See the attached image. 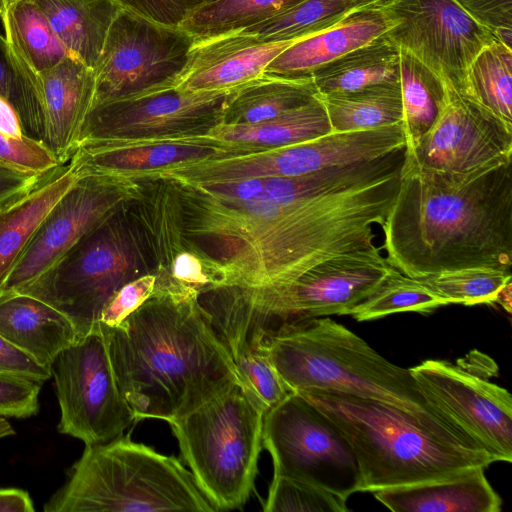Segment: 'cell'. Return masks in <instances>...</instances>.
Masks as SVG:
<instances>
[{"instance_id": "1", "label": "cell", "mask_w": 512, "mask_h": 512, "mask_svg": "<svg viewBox=\"0 0 512 512\" xmlns=\"http://www.w3.org/2000/svg\"><path fill=\"white\" fill-rule=\"evenodd\" d=\"M401 171L327 195L278 202L212 196L170 181L183 233L214 271L217 286H286L338 254L370 248L396 198ZM169 181V180H168Z\"/></svg>"}, {"instance_id": "2", "label": "cell", "mask_w": 512, "mask_h": 512, "mask_svg": "<svg viewBox=\"0 0 512 512\" xmlns=\"http://www.w3.org/2000/svg\"><path fill=\"white\" fill-rule=\"evenodd\" d=\"M380 227L387 262L407 276L470 267L511 272L512 160L468 173L404 162Z\"/></svg>"}, {"instance_id": "3", "label": "cell", "mask_w": 512, "mask_h": 512, "mask_svg": "<svg viewBox=\"0 0 512 512\" xmlns=\"http://www.w3.org/2000/svg\"><path fill=\"white\" fill-rule=\"evenodd\" d=\"M101 327L135 422L169 423L241 384L233 357L195 289L156 284L120 324Z\"/></svg>"}, {"instance_id": "4", "label": "cell", "mask_w": 512, "mask_h": 512, "mask_svg": "<svg viewBox=\"0 0 512 512\" xmlns=\"http://www.w3.org/2000/svg\"><path fill=\"white\" fill-rule=\"evenodd\" d=\"M340 430L357 460L360 492L444 479L494 462L452 425L347 393L297 392Z\"/></svg>"}, {"instance_id": "5", "label": "cell", "mask_w": 512, "mask_h": 512, "mask_svg": "<svg viewBox=\"0 0 512 512\" xmlns=\"http://www.w3.org/2000/svg\"><path fill=\"white\" fill-rule=\"evenodd\" d=\"M253 346L266 353L294 392L336 391L379 400L458 429L430 404L409 368L388 361L328 317L286 325Z\"/></svg>"}, {"instance_id": "6", "label": "cell", "mask_w": 512, "mask_h": 512, "mask_svg": "<svg viewBox=\"0 0 512 512\" xmlns=\"http://www.w3.org/2000/svg\"><path fill=\"white\" fill-rule=\"evenodd\" d=\"M45 512H215L192 473L174 456L121 435L85 445Z\"/></svg>"}, {"instance_id": "7", "label": "cell", "mask_w": 512, "mask_h": 512, "mask_svg": "<svg viewBox=\"0 0 512 512\" xmlns=\"http://www.w3.org/2000/svg\"><path fill=\"white\" fill-rule=\"evenodd\" d=\"M265 413L235 384L169 422L199 489L217 511L239 509L250 497Z\"/></svg>"}, {"instance_id": "8", "label": "cell", "mask_w": 512, "mask_h": 512, "mask_svg": "<svg viewBox=\"0 0 512 512\" xmlns=\"http://www.w3.org/2000/svg\"><path fill=\"white\" fill-rule=\"evenodd\" d=\"M126 207L98 224L54 267L18 291L64 314L78 337L99 323L103 308L122 286L154 273L140 234L124 213Z\"/></svg>"}, {"instance_id": "9", "label": "cell", "mask_w": 512, "mask_h": 512, "mask_svg": "<svg viewBox=\"0 0 512 512\" xmlns=\"http://www.w3.org/2000/svg\"><path fill=\"white\" fill-rule=\"evenodd\" d=\"M262 446L273 475L321 487L344 499L360 492L354 452L336 425L297 392L264 415Z\"/></svg>"}, {"instance_id": "10", "label": "cell", "mask_w": 512, "mask_h": 512, "mask_svg": "<svg viewBox=\"0 0 512 512\" xmlns=\"http://www.w3.org/2000/svg\"><path fill=\"white\" fill-rule=\"evenodd\" d=\"M194 42L180 27L121 7L93 67V107L175 87Z\"/></svg>"}, {"instance_id": "11", "label": "cell", "mask_w": 512, "mask_h": 512, "mask_svg": "<svg viewBox=\"0 0 512 512\" xmlns=\"http://www.w3.org/2000/svg\"><path fill=\"white\" fill-rule=\"evenodd\" d=\"M50 370L60 407L59 433L95 445L121 436L135 422L116 382L100 323L62 350Z\"/></svg>"}, {"instance_id": "12", "label": "cell", "mask_w": 512, "mask_h": 512, "mask_svg": "<svg viewBox=\"0 0 512 512\" xmlns=\"http://www.w3.org/2000/svg\"><path fill=\"white\" fill-rule=\"evenodd\" d=\"M5 50L14 74V108L24 128L60 164L68 163L93 107V69L69 55L52 68L35 71L6 41Z\"/></svg>"}, {"instance_id": "13", "label": "cell", "mask_w": 512, "mask_h": 512, "mask_svg": "<svg viewBox=\"0 0 512 512\" xmlns=\"http://www.w3.org/2000/svg\"><path fill=\"white\" fill-rule=\"evenodd\" d=\"M238 88L186 92L172 87L96 105L84 123L78 147L209 135L222 124L226 107Z\"/></svg>"}, {"instance_id": "14", "label": "cell", "mask_w": 512, "mask_h": 512, "mask_svg": "<svg viewBox=\"0 0 512 512\" xmlns=\"http://www.w3.org/2000/svg\"><path fill=\"white\" fill-rule=\"evenodd\" d=\"M379 8L390 25L385 34L460 95L471 62L496 40L454 0H392Z\"/></svg>"}, {"instance_id": "15", "label": "cell", "mask_w": 512, "mask_h": 512, "mask_svg": "<svg viewBox=\"0 0 512 512\" xmlns=\"http://www.w3.org/2000/svg\"><path fill=\"white\" fill-rule=\"evenodd\" d=\"M133 179L78 177L43 219L0 293L18 292L54 267L86 234L137 198Z\"/></svg>"}, {"instance_id": "16", "label": "cell", "mask_w": 512, "mask_h": 512, "mask_svg": "<svg viewBox=\"0 0 512 512\" xmlns=\"http://www.w3.org/2000/svg\"><path fill=\"white\" fill-rule=\"evenodd\" d=\"M409 370L430 404L494 462L512 461V398L505 388L445 360Z\"/></svg>"}, {"instance_id": "17", "label": "cell", "mask_w": 512, "mask_h": 512, "mask_svg": "<svg viewBox=\"0 0 512 512\" xmlns=\"http://www.w3.org/2000/svg\"><path fill=\"white\" fill-rule=\"evenodd\" d=\"M447 88V87H446ZM512 160V127L447 88L433 125L405 163L449 173H468Z\"/></svg>"}, {"instance_id": "18", "label": "cell", "mask_w": 512, "mask_h": 512, "mask_svg": "<svg viewBox=\"0 0 512 512\" xmlns=\"http://www.w3.org/2000/svg\"><path fill=\"white\" fill-rule=\"evenodd\" d=\"M248 153L210 135L80 145L68 162L78 177L146 179L159 171L208 158Z\"/></svg>"}, {"instance_id": "19", "label": "cell", "mask_w": 512, "mask_h": 512, "mask_svg": "<svg viewBox=\"0 0 512 512\" xmlns=\"http://www.w3.org/2000/svg\"><path fill=\"white\" fill-rule=\"evenodd\" d=\"M298 40L264 42L243 30L195 40L175 87L186 92L240 87L262 76L265 68Z\"/></svg>"}, {"instance_id": "20", "label": "cell", "mask_w": 512, "mask_h": 512, "mask_svg": "<svg viewBox=\"0 0 512 512\" xmlns=\"http://www.w3.org/2000/svg\"><path fill=\"white\" fill-rule=\"evenodd\" d=\"M389 27L379 7L354 10L331 27L293 43L265 68L263 74L311 77L320 67L385 34Z\"/></svg>"}, {"instance_id": "21", "label": "cell", "mask_w": 512, "mask_h": 512, "mask_svg": "<svg viewBox=\"0 0 512 512\" xmlns=\"http://www.w3.org/2000/svg\"><path fill=\"white\" fill-rule=\"evenodd\" d=\"M77 178L69 163L58 165L0 204V292L43 219Z\"/></svg>"}, {"instance_id": "22", "label": "cell", "mask_w": 512, "mask_h": 512, "mask_svg": "<svg viewBox=\"0 0 512 512\" xmlns=\"http://www.w3.org/2000/svg\"><path fill=\"white\" fill-rule=\"evenodd\" d=\"M0 336L48 368L78 337L64 314L21 292L0 293Z\"/></svg>"}, {"instance_id": "23", "label": "cell", "mask_w": 512, "mask_h": 512, "mask_svg": "<svg viewBox=\"0 0 512 512\" xmlns=\"http://www.w3.org/2000/svg\"><path fill=\"white\" fill-rule=\"evenodd\" d=\"M484 467L452 477L373 492L393 512H499L502 500Z\"/></svg>"}, {"instance_id": "24", "label": "cell", "mask_w": 512, "mask_h": 512, "mask_svg": "<svg viewBox=\"0 0 512 512\" xmlns=\"http://www.w3.org/2000/svg\"><path fill=\"white\" fill-rule=\"evenodd\" d=\"M71 56L94 67L120 10L116 0H34Z\"/></svg>"}, {"instance_id": "25", "label": "cell", "mask_w": 512, "mask_h": 512, "mask_svg": "<svg viewBox=\"0 0 512 512\" xmlns=\"http://www.w3.org/2000/svg\"><path fill=\"white\" fill-rule=\"evenodd\" d=\"M311 77L318 95L351 92L382 83H400V49L386 34H382L320 67Z\"/></svg>"}, {"instance_id": "26", "label": "cell", "mask_w": 512, "mask_h": 512, "mask_svg": "<svg viewBox=\"0 0 512 512\" xmlns=\"http://www.w3.org/2000/svg\"><path fill=\"white\" fill-rule=\"evenodd\" d=\"M332 132L325 107L317 96L311 102L252 125L215 127L209 135L246 152L293 145Z\"/></svg>"}, {"instance_id": "27", "label": "cell", "mask_w": 512, "mask_h": 512, "mask_svg": "<svg viewBox=\"0 0 512 512\" xmlns=\"http://www.w3.org/2000/svg\"><path fill=\"white\" fill-rule=\"evenodd\" d=\"M318 96L312 77L262 76L241 85L229 101L222 124L252 125L303 106Z\"/></svg>"}, {"instance_id": "28", "label": "cell", "mask_w": 512, "mask_h": 512, "mask_svg": "<svg viewBox=\"0 0 512 512\" xmlns=\"http://www.w3.org/2000/svg\"><path fill=\"white\" fill-rule=\"evenodd\" d=\"M318 96L334 132L368 130L403 121L400 83Z\"/></svg>"}, {"instance_id": "29", "label": "cell", "mask_w": 512, "mask_h": 512, "mask_svg": "<svg viewBox=\"0 0 512 512\" xmlns=\"http://www.w3.org/2000/svg\"><path fill=\"white\" fill-rule=\"evenodd\" d=\"M399 49L405 154H411L435 122L447 88L430 68L407 50Z\"/></svg>"}, {"instance_id": "30", "label": "cell", "mask_w": 512, "mask_h": 512, "mask_svg": "<svg viewBox=\"0 0 512 512\" xmlns=\"http://www.w3.org/2000/svg\"><path fill=\"white\" fill-rule=\"evenodd\" d=\"M0 21L6 43L35 71L52 68L70 55L34 0L6 6Z\"/></svg>"}, {"instance_id": "31", "label": "cell", "mask_w": 512, "mask_h": 512, "mask_svg": "<svg viewBox=\"0 0 512 512\" xmlns=\"http://www.w3.org/2000/svg\"><path fill=\"white\" fill-rule=\"evenodd\" d=\"M462 96L512 127V49L494 40L471 62Z\"/></svg>"}, {"instance_id": "32", "label": "cell", "mask_w": 512, "mask_h": 512, "mask_svg": "<svg viewBox=\"0 0 512 512\" xmlns=\"http://www.w3.org/2000/svg\"><path fill=\"white\" fill-rule=\"evenodd\" d=\"M303 0H217L194 11L178 27L195 40L243 30Z\"/></svg>"}, {"instance_id": "33", "label": "cell", "mask_w": 512, "mask_h": 512, "mask_svg": "<svg viewBox=\"0 0 512 512\" xmlns=\"http://www.w3.org/2000/svg\"><path fill=\"white\" fill-rule=\"evenodd\" d=\"M446 305L444 299L418 278L391 267L377 287L347 315L363 322L399 312H429Z\"/></svg>"}, {"instance_id": "34", "label": "cell", "mask_w": 512, "mask_h": 512, "mask_svg": "<svg viewBox=\"0 0 512 512\" xmlns=\"http://www.w3.org/2000/svg\"><path fill=\"white\" fill-rule=\"evenodd\" d=\"M354 10L350 0H303L243 31L264 42L298 40L331 27Z\"/></svg>"}, {"instance_id": "35", "label": "cell", "mask_w": 512, "mask_h": 512, "mask_svg": "<svg viewBox=\"0 0 512 512\" xmlns=\"http://www.w3.org/2000/svg\"><path fill=\"white\" fill-rule=\"evenodd\" d=\"M61 165L43 141L34 138L6 99L0 97V166L34 176Z\"/></svg>"}, {"instance_id": "36", "label": "cell", "mask_w": 512, "mask_h": 512, "mask_svg": "<svg viewBox=\"0 0 512 512\" xmlns=\"http://www.w3.org/2000/svg\"><path fill=\"white\" fill-rule=\"evenodd\" d=\"M449 304L472 306L493 303L499 290L512 279L503 270L470 267L418 278Z\"/></svg>"}, {"instance_id": "37", "label": "cell", "mask_w": 512, "mask_h": 512, "mask_svg": "<svg viewBox=\"0 0 512 512\" xmlns=\"http://www.w3.org/2000/svg\"><path fill=\"white\" fill-rule=\"evenodd\" d=\"M232 357L241 385L265 412L294 392L260 347H245Z\"/></svg>"}, {"instance_id": "38", "label": "cell", "mask_w": 512, "mask_h": 512, "mask_svg": "<svg viewBox=\"0 0 512 512\" xmlns=\"http://www.w3.org/2000/svg\"><path fill=\"white\" fill-rule=\"evenodd\" d=\"M265 512H347L346 499L297 479L273 475Z\"/></svg>"}, {"instance_id": "39", "label": "cell", "mask_w": 512, "mask_h": 512, "mask_svg": "<svg viewBox=\"0 0 512 512\" xmlns=\"http://www.w3.org/2000/svg\"><path fill=\"white\" fill-rule=\"evenodd\" d=\"M41 385L12 375L0 374V418H29L38 413Z\"/></svg>"}, {"instance_id": "40", "label": "cell", "mask_w": 512, "mask_h": 512, "mask_svg": "<svg viewBox=\"0 0 512 512\" xmlns=\"http://www.w3.org/2000/svg\"><path fill=\"white\" fill-rule=\"evenodd\" d=\"M157 276L148 273L122 286L103 308L99 323L115 327L143 304L154 292Z\"/></svg>"}, {"instance_id": "41", "label": "cell", "mask_w": 512, "mask_h": 512, "mask_svg": "<svg viewBox=\"0 0 512 512\" xmlns=\"http://www.w3.org/2000/svg\"><path fill=\"white\" fill-rule=\"evenodd\" d=\"M217 0H116L120 7L168 26L179 24L194 11Z\"/></svg>"}, {"instance_id": "42", "label": "cell", "mask_w": 512, "mask_h": 512, "mask_svg": "<svg viewBox=\"0 0 512 512\" xmlns=\"http://www.w3.org/2000/svg\"><path fill=\"white\" fill-rule=\"evenodd\" d=\"M495 38L512 48V0H454Z\"/></svg>"}, {"instance_id": "43", "label": "cell", "mask_w": 512, "mask_h": 512, "mask_svg": "<svg viewBox=\"0 0 512 512\" xmlns=\"http://www.w3.org/2000/svg\"><path fill=\"white\" fill-rule=\"evenodd\" d=\"M0 374L25 378L42 384L51 378V370L0 336Z\"/></svg>"}, {"instance_id": "44", "label": "cell", "mask_w": 512, "mask_h": 512, "mask_svg": "<svg viewBox=\"0 0 512 512\" xmlns=\"http://www.w3.org/2000/svg\"><path fill=\"white\" fill-rule=\"evenodd\" d=\"M194 186H198L208 194L218 198L246 200L258 196L262 192L263 179L217 182Z\"/></svg>"}, {"instance_id": "45", "label": "cell", "mask_w": 512, "mask_h": 512, "mask_svg": "<svg viewBox=\"0 0 512 512\" xmlns=\"http://www.w3.org/2000/svg\"><path fill=\"white\" fill-rule=\"evenodd\" d=\"M39 177L41 176L23 174L0 166V204L27 189Z\"/></svg>"}, {"instance_id": "46", "label": "cell", "mask_w": 512, "mask_h": 512, "mask_svg": "<svg viewBox=\"0 0 512 512\" xmlns=\"http://www.w3.org/2000/svg\"><path fill=\"white\" fill-rule=\"evenodd\" d=\"M33 501L27 491L17 488L0 489V512H33Z\"/></svg>"}, {"instance_id": "47", "label": "cell", "mask_w": 512, "mask_h": 512, "mask_svg": "<svg viewBox=\"0 0 512 512\" xmlns=\"http://www.w3.org/2000/svg\"><path fill=\"white\" fill-rule=\"evenodd\" d=\"M0 97L6 99L14 107V74L6 54L4 35L0 38Z\"/></svg>"}, {"instance_id": "48", "label": "cell", "mask_w": 512, "mask_h": 512, "mask_svg": "<svg viewBox=\"0 0 512 512\" xmlns=\"http://www.w3.org/2000/svg\"><path fill=\"white\" fill-rule=\"evenodd\" d=\"M498 303L507 313L512 311V282L506 283L497 293L495 298Z\"/></svg>"}, {"instance_id": "49", "label": "cell", "mask_w": 512, "mask_h": 512, "mask_svg": "<svg viewBox=\"0 0 512 512\" xmlns=\"http://www.w3.org/2000/svg\"><path fill=\"white\" fill-rule=\"evenodd\" d=\"M356 9L381 7L392 0H350Z\"/></svg>"}, {"instance_id": "50", "label": "cell", "mask_w": 512, "mask_h": 512, "mask_svg": "<svg viewBox=\"0 0 512 512\" xmlns=\"http://www.w3.org/2000/svg\"><path fill=\"white\" fill-rule=\"evenodd\" d=\"M15 431L6 418H0V439L14 435Z\"/></svg>"}, {"instance_id": "51", "label": "cell", "mask_w": 512, "mask_h": 512, "mask_svg": "<svg viewBox=\"0 0 512 512\" xmlns=\"http://www.w3.org/2000/svg\"><path fill=\"white\" fill-rule=\"evenodd\" d=\"M4 9H5V5H4V2L2 0H0V19L2 17V14L4 12Z\"/></svg>"}, {"instance_id": "52", "label": "cell", "mask_w": 512, "mask_h": 512, "mask_svg": "<svg viewBox=\"0 0 512 512\" xmlns=\"http://www.w3.org/2000/svg\"><path fill=\"white\" fill-rule=\"evenodd\" d=\"M4 2L5 7L18 1V0H2Z\"/></svg>"}, {"instance_id": "53", "label": "cell", "mask_w": 512, "mask_h": 512, "mask_svg": "<svg viewBox=\"0 0 512 512\" xmlns=\"http://www.w3.org/2000/svg\"><path fill=\"white\" fill-rule=\"evenodd\" d=\"M3 36V34L0 32V38Z\"/></svg>"}]
</instances>
